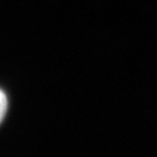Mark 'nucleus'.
I'll list each match as a JSON object with an SVG mask.
<instances>
[{"label":"nucleus","instance_id":"obj_1","mask_svg":"<svg viewBox=\"0 0 157 157\" xmlns=\"http://www.w3.org/2000/svg\"><path fill=\"white\" fill-rule=\"evenodd\" d=\"M7 107H8L7 97L2 90H0V123L2 122L3 118L5 117Z\"/></svg>","mask_w":157,"mask_h":157}]
</instances>
